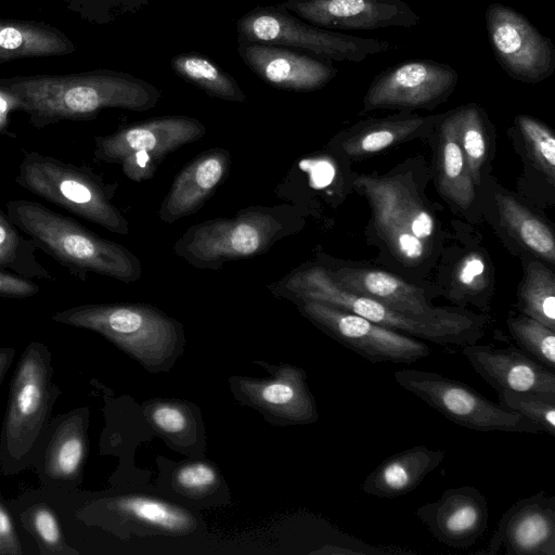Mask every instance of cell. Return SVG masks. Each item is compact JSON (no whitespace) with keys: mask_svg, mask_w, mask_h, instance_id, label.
<instances>
[{"mask_svg":"<svg viewBox=\"0 0 555 555\" xmlns=\"http://www.w3.org/2000/svg\"><path fill=\"white\" fill-rule=\"evenodd\" d=\"M325 268L338 286L372 297L410 317L438 322L486 324L483 315L466 310L434 307L423 289L391 273L366 268Z\"/></svg>","mask_w":555,"mask_h":555,"instance_id":"cell-16","label":"cell"},{"mask_svg":"<svg viewBox=\"0 0 555 555\" xmlns=\"http://www.w3.org/2000/svg\"><path fill=\"white\" fill-rule=\"evenodd\" d=\"M278 298L293 301L314 300L358 314L375 324L438 345L464 347L477 343L486 324L450 323L416 319L396 311L380 301L338 286L325 266L302 264L278 282L268 285Z\"/></svg>","mask_w":555,"mask_h":555,"instance_id":"cell-6","label":"cell"},{"mask_svg":"<svg viewBox=\"0 0 555 555\" xmlns=\"http://www.w3.org/2000/svg\"><path fill=\"white\" fill-rule=\"evenodd\" d=\"M124 175L130 180L140 182L153 178L158 167L156 160L146 153H132L119 164Z\"/></svg>","mask_w":555,"mask_h":555,"instance_id":"cell-43","label":"cell"},{"mask_svg":"<svg viewBox=\"0 0 555 555\" xmlns=\"http://www.w3.org/2000/svg\"><path fill=\"white\" fill-rule=\"evenodd\" d=\"M455 280L463 294L476 295L486 288V262L481 255L472 253L463 258L455 271Z\"/></svg>","mask_w":555,"mask_h":555,"instance_id":"cell-40","label":"cell"},{"mask_svg":"<svg viewBox=\"0 0 555 555\" xmlns=\"http://www.w3.org/2000/svg\"><path fill=\"white\" fill-rule=\"evenodd\" d=\"M354 184L372 208L375 229L402 263H421L431 250L436 220L414 186L399 177L359 175Z\"/></svg>","mask_w":555,"mask_h":555,"instance_id":"cell-8","label":"cell"},{"mask_svg":"<svg viewBox=\"0 0 555 555\" xmlns=\"http://www.w3.org/2000/svg\"><path fill=\"white\" fill-rule=\"evenodd\" d=\"M393 377L400 387L459 426L477 431L541 433L520 414L491 401L461 380L416 369L398 370Z\"/></svg>","mask_w":555,"mask_h":555,"instance_id":"cell-10","label":"cell"},{"mask_svg":"<svg viewBox=\"0 0 555 555\" xmlns=\"http://www.w3.org/2000/svg\"><path fill=\"white\" fill-rule=\"evenodd\" d=\"M146 422L172 449L197 456L204 441L199 411L193 404L176 399H154L143 403Z\"/></svg>","mask_w":555,"mask_h":555,"instance_id":"cell-27","label":"cell"},{"mask_svg":"<svg viewBox=\"0 0 555 555\" xmlns=\"http://www.w3.org/2000/svg\"><path fill=\"white\" fill-rule=\"evenodd\" d=\"M238 42H256L299 50L311 56L338 62L360 63L369 55L384 53L387 41L362 38L307 23L282 3L255 7L236 23Z\"/></svg>","mask_w":555,"mask_h":555,"instance_id":"cell-9","label":"cell"},{"mask_svg":"<svg viewBox=\"0 0 555 555\" xmlns=\"http://www.w3.org/2000/svg\"><path fill=\"white\" fill-rule=\"evenodd\" d=\"M297 209L286 204L254 205L233 217L205 220L175 242L177 256L196 269L218 270L225 262L267 253L301 225Z\"/></svg>","mask_w":555,"mask_h":555,"instance_id":"cell-5","label":"cell"},{"mask_svg":"<svg viewBox=\"0 0 555 555\" xmlns=\"http://www.w3.org/2000/svg\"><path fill=\"white\" fill-rule=\"evenodd\" d=\"M415 515L439 543L468 550L488 528L489 507L482 492L466 485L444 490L436 501L421 505Z\"/></svg>","mask_w":555,"mask_h":555,"instance_id":"cell-20","label":"cell"},{"mask_svg":"<svg viewBox=\"0 0 555 555\" xmlns=\"http://www.w3.org/2000/svg\"><path fill=\"white\" fill-rule=\"evenodd\" d=\"M507 327L522 351L543 365L555 367L554 330L525 314L508 318Z\"/></svg>","mask_w":555,"mask_h":555,"instance_id":"cell-36","label":"cell"},{"mask_svg":"<svg viewBox=\"0 0 555 555\" xmlns=\"http://www.w3.org/2000/svg\"><path fill=\"white\" fill-rule=\"evenodd\" d=\"M14 180L24 190L109 232L129 233L127 219L112 203L117 184L106 183L87 166L24 152Z\"/></svg>","mask_w":555,"mask_h":555,"instance_id":"cell-7","label":"cell"},{"mask_svg":"<svg viewBox=\"0 0 555 555\" xmlns=\"http://www.w3.org/2000/svg\"><path fill=\"white\" fill-rule=\"evenodd\" d=\"M257 363L270 375L263 378H229V387L236 401L258 411L275 426L310 425L319 420L317 402L302 369L293 364Z\"/></svg>","mask_w":555,"mask_h":555,"instance_id":"cell-13","label":"cell"},{"mask_svg":"<svg viewBox=\"0 0 555 555\" xmlns=\"http://www.w3.org/2000/svg\"><path fill=\"white\" fill-rule=\"evenodd\" d=\"M74 42L57 28L38 22L0 17V63L73 53Z\"/></svg>","mask_w":555,"mask_h":555,"instance_id":"cell-28","label":"cell"},{"mask_svg":"<svg viewBox=\"0 0 555 555\" xmlns=\"http://www.w3.org/2000/svg\"><path fill=\"white\" fill-rule=\"evenodd\" d=\"M515 124L532 163L554 183L555 138L552 130L541 120L525 114L517 115Z\"/></svg>","mask_w":555,"mask_h":555,"instance_id":"cell-37","label":"cell"},{"mask_svg":"<svg viewBox=\"0 0 555 555\" xmlns=\"http://www.w3.org/2000/svg\"><path fill=\"white\" fill-rule=\"evenodd\" d=\"M220 483L218 469L206 461L185 462L173 470L171 478V485L178 493L193 499L211 494Z\"/></svg>","mask_w":555,"mask_h":555,"instance_id":"cell-39","label":"cell"},{"mask_svg":"<svg viewBox=\"0 0 555 555\" xmlns=\"http://www.w3.org/2000/svg\"><path fill=\"white\" fill-rule=\"evenodd\" d=\"M501 550L506 555H555V496L540 491L508 507L479 553Z\"/></svg>","mask_w":555,"mask_h":555,"instance_id":"cell-19","label":"cell"},{"mask_svg":"<svg viewBox=\"0 0 555 555\" xmlns=\"http://www.w3.org/2000/svg\"><path fill=\"white\" fill-rule=\"evenodd\" d=\"M237 51L244 64L255 75L270 86L283 90L315 91L338 74L332 62L284 47L238 42Z\"/></svg>","mask_w":555,"mask_h":555,"instance_id":"cell-21","label":"cell"},{"mask_svg":"<svg viewBox=\"0 0 555 555\" xmlns=\"http://www.w3.org/2000/svg\"><path fill=\"white\" fill-rule=\"evenodd\" d=\"M518 300L522 314L555 331V275L551 269L537 261L528 262Z\"/></svg>","mask_w":555,"mask_h":555,"instance_id":"cell-33","label":"cell"},{"mask_svg":"<svg viewBox=\"0 0 555 555\" xmlns=\"http://www.w3.org/2000/svg\"><path fill=\"white\" fill-rule=\"evenodd\" d=\"M16 356V349L11 346L0 347V386Z\"/></svg>","mask_w":555,"mask_h":555,"instance_id":"cell-45","label":"cell"},{"mask_svg":"<svg viewBox=\"0 0 555 555\" xmlns=\"http://www.w3.org/2000/svg\"><path fill=\"white\" fill-rule=\"evenodd\" d=\"M485 17L492 52L511 78L538 83L554 74V43L525 15L507 5L491 3Z\"/></svg>","mask_w":555,"mask_h":555,"instance_id":"cell-12","label":"cell"},{"mask_svg":"<svg viewBox=\"0 0 555 555\" xmlns=\"http://www.w3.org/2000/svg\"><path fill=\"white\" fill-rule=\"evenodd\" d=\"M86 507L109 512L124 521L165 535H186L197 527V519L190 511L155 496L114 495L100 499Z\"/></svg>","mask_w":555,"mask_h":555,"instance_id":"cell-24","label":"cell"},{"mask_svg":"<svg viewBox=\"0 0 555 555\" xmlns=\"http://www.w3.org/2000/svg\"><path fill=\"white\" fill-rule=\"evenodd\" d=\"M52 321L100 334L151 373L168 372L184 346L182 324L147 304L79 305Z\"/></svg>","mask_w":555,"mask_h":555,"instance_id":"cell-3","label":"cell"},{"mask_svg":"<svg viewBox=\"0 0 555 555\" xmlns=\"http://www.w3.org/2000/svg\"><path fill=\"white\" fill-rule=\"evenodd\" d=\"M295 305L319 330L372 363L411 364L430 353L422 340L340 308L314 300Z\"/></svg>","mask_w":555,"mask_h":555,"instance_id":"cell-11","label":"cell"},{"mask_svg":"<svg viewBox=\"0 0 555 555\" xmlns=\"http://www.w3.org/2000/svg\"><path fill=\"white\" fill-rule=\"evenodd\" d=\"M300 20L325 29L414 27L420 16L402 0H286Z\"/></svg>","mask_w":555,"mask_h":555,"instance_id":"cell-18","label":"cell"},{"mask_svg":"<svg viewBox=\"0 0 555 555\" xmlns=\"http://www.w3.org/2000/svg\"><path fill=\"white\" fill-rule=\"evenodd\" d=\"M459 141L473 182L480 184L481 171L488 157L486 114L475 104H465L452 109Z\"/></svg>","mask_w":555,"mask_h":555,"instance_id":"cell-35","label":"cell"},{"mask_svg":"<svg viewBox=\"0 0 555 555\" xmlns=\"http://www.w3.org/2000/svg\"><path fill=\"white\" fill-rule=\"evenodd\" d=\"M438 144V180L441 192L461 208L475 197V184L463 155L453 112L440 115Z\"/></svg>","mask_w":555,"mask_h":555,"instance_id":"cell-29","label":"cell"},{"mask_svg":"<svg viewBox=\"0 0 555 555\" xmlns=\"http://www.w3.org/2000/svg\"><path fill=\"white\" fill-rule=\"evenodd\" d=\"M205 133L206 127L197 118L163 116L95 137L93 155L104 163L120 164L132 153H146L159 165L169 153L198 141Z\"/></svg>","mask_w":555,"mask_h":555,"instance_id":"cell-17","label":"cell"},{"mask_svg":"<svg viewBox=\"0 0 555 555\" xmlns=\"http://www.w3.org/2000/svg\"><path fill=\"white\" fill-rule=\"evenodd\" d=\"M459 81L456 70L434 60H411L374 77L363 99L365 112L377 108L431 109L444 102Z\"/></svg>","mask_w":555,"mask_h":555,"instance_id":"cell-14","label":"cell"},{"mask_svg":"<svg viewBox=\"0 0 555 555\" xmlns=\"http://www.w3.org/2000/svg\"><path fill=\"white\" fill-rule=\"evenodd\" d=\"M40 292L38 284L15 273L0 269V298L26 299Z\"/></svg>","mask_w":555,"mask_h":555,"instance_id":"cell-42","label":"cell"},{"mask_svg":"<svg viewBox=\"0 0 555 555\" xmlns=\"http://www.w3.org/2000/svg\"><path fill=\"white\" fill-rule=\"evenodd\" d=\"M5 208L17 229L77 280L86 282L93 273L129 284L142 276V263L133 253L75 219L29 199L9 201Z\"/></svg>","mask_w":555,"mask_h":555,"instance_id":"cell-2","label":"cell"},{"mask_svg":"<svg viewBox=\"0 0 555 555\" xmlns=\"http://www.w3.org/2000/svg\"><path fill=\"white\" fill-rule=\"evenodd\" d=\"M231 166L230 152L209 149L196 156L175 178L162 202L158 217L173 223L201 209L227 177Z\"/></svg>","mask_w":555,"mask_h":555,"instance_id":"cell-23","label":"cell"},{"mask_svg":"<svg viewBox=\"0 0 555 555\" xmlns=\"http://www.w3.org/2000/svg\"><path fill=\"white\" fill-rule=\"evenodd\" d=\"M173 72L183 80L196 86L209 96L229 102H246L238 82L208 57L186 52L170 61Z\"/></svg>","mask_w":555,"mask_h":555,"instance_id":"cell-31","label":"cell"},{"mask_svg":"<svg viewBox=\"0 0 555 555\" xmlns=\"http://www.w3.org/2000/svg\"><path fill=\"white\" fill-rule=\"evenodd\" d=\"M52 353L33 340L23 350L10 383L0 431V473L14 476L33 465L61 389L53 379Z\"/></svg>","mask_w":555,"mask_h":555,"instance_id":"cell-4","label":"cell"},{"mask_svg":"<svg viewBox=\"0 0 555 555\" xmlns=\"http://www.w3.org/2000/svg\"><path fill=\"white\" fill-rule=\"evenodd\" d=\"M444 459L443 450H431L422 444L405 449L378 464L366 476L361 489L382 499L405 495L416 489Z\"/></svg>","mask_w":555,"mask_h":555,"instance_id":"cell-25","label":"cell"},{"mask_svg":"<svg viewBox=\"0 0 555 555\" xmlns=\"http://www.w3.org/2000/svg\"><path fill=\"white\" fill-rule=\"evenodd\" d=\"M463 354L476 373L499 391L555 396V374L521 349L470 344Z\"/></svg>","mask_w":555,"mask_h":555,"instance_id":"cell-22","label":"cell"},{"mask_svg":"<svg viewBox=\"0 0 555 555\" xmlns=\"http://www.w3.org/2000/svg\"><path fill=\"white\" fill-rule=\"evenodd\" d=\"M502 224L529 251L555 263V238L552 229L514 196L496 194Z\"/></svg>","mask_w":555,"mask_h":555,"instance_id":"cell-30","label":"cell"},{"mask_svg":"<svg viewBox=\"0 0 555 555\" xmlns=\"http://www.w3.org/2000/svg\"><path fill=\"white\" fill-rule=\"evenodd\" d=\"M499 403L505 409L520 414L541 431L555 436V396L499 391Z\"/></svg>","mask_w":555,"mask_h":555,"instance_id":"cell-38","label":"cell"},{"mask_svg":"<svg viewBox=\"0 0 555 555\" xmlns=\"http://www.w3.org/2000/svg\"><path fill=\"white\" fill-rule=\"evenodd\" d=\"M439 117L440 115L420 116L402 112L386 118L361 121L346 132L341 150L351 158L379 153L429 130L438 122Z\"/></svg>","mask_w":555,"mask_h":555,"instance_id":"cell-26","label":"cell"},{"mask_svg":"<svg viewBox=\"0 0 555 555\" xmlns=\"http://www.w3.org/2000/svg\"><path fill=\"white\" fill-rule=\"evenodd\" d=\"M89 418L87 406L51 417L31 465L43 487L69 491L81 485L88 455Z\"/></svg>","mask_w":555,"mask_h":555,"instance_id":"cell-15","label":"cell"},{"mask_svg":"<svg viewBox=\"0 0 555 555\" xmlns=\"http://www.w3.org/2000/svg\"><path fill=\"white\" fill-rule=\"evenodd\" d=\"M23 554V545L10 506L0 491V555Z\"/></svg>","mask_w":555,"mask_h":555,"instance_id":"cell-41","label":"cell"},{"mask_svg":"<svg viewBox=\"0 0 555 555\" xmlns=\"http://www.w3.org/2000/svg\"><path fill=\"white\" fill-rule=\"evenodd\" d=\"M21 100L29 122L43 128L64 120H91L104 108L145 112L160 100L154 85L128 73L95 69L68 75L1 78Z\"/></svg>","mask_w":555,"mask_h":555,"instance_id":"cell-1","label":"cell"},{"mask_svg":"<svg viewBox=\"0 0 555 555\" xmlns=\"http://www.w3.org/2000/svg\"><path fill=\"white\" fill-rule=\"evenodd\" d=\"M33 240L20 233L0 208V269L27 279L52 281L55 276L37 259Z\"/></svg>","mask_w":555,"mask_h":555,"instance_id":"cell-32","label":"cell"},{"mask_svg":"<svg viewBox=\"0 0 555 555\" xmlns=\"http://www.w3.org/2000/svg\"><path fill=\"white\" fill-rule=\"evenodd\" d=\"M21 108L20 98L0 81V135L15 138L14 133L9 130L10 117L13 112L21 111Z\"/></svg>","mask_w":555,"mask_h":555,"instance_id":"cell-44","label":"cell"},{"mask_svg":"<svg viewBox=\"0 0 555 555\" xmlns=\"http://www.w3.org/2000/svg\"><path fill=\"white\" fill-rule=\"evenodd\" d=\"M13 511V509H12ZM24 529L34 538L39 555H77L63 533L56 512L44 502H33L13 511Z\"/></svg>","mask_w":555,"mask_h":555,"instance_id":"cell-34","label":"cell"}]
</instances>
